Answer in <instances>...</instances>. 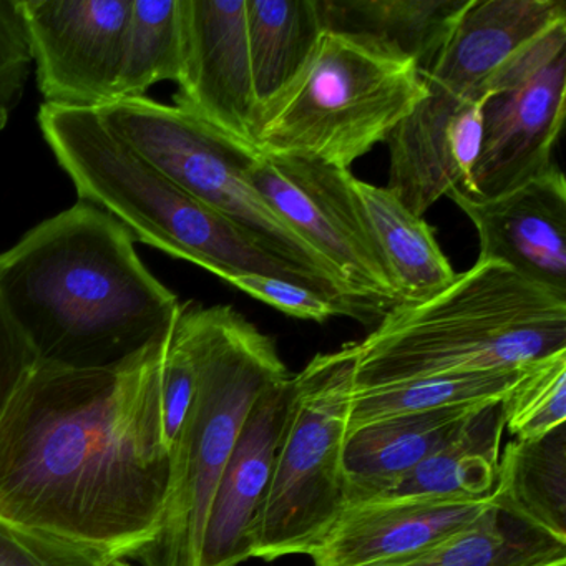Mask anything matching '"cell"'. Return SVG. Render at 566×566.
<instances>
[{
  "instance_id": "obj_1",
  "label": "cell",
  "mask_w": 566,
  "mask_h": 566,
  "mask_svg": "<svg viewBox=\"0 0 566 566\" xmlns=\"http://www.w3.org/2000/svg\"><path fill=\"white\" fill-rule=\"evenodd\" d=\"M171 333V329H170ZM170 333L122 363L39 360L0 407V522L130 562L170 483L164 359Z\"/></svg>"
},
{
  "instance_id": "obj_2",
  "label": "cell",
  "mask_w": 566,
  "mask_h": 566,
  "mask_svg": "<svg viewBox=\"0 0 566 566\" xmlns=\"http://www.w3.org/2000/svg\"><path fill=\"white\" fill-rule=\"evenodd\" d=\"M0 301L39 360L122 363L170 333L180 301L145 268L134 234L81 201L0 254Z\"/></svg>"
},
{
  "instance_id": "obj_3",
  "label": "cell",
  "mask_w": 566,
  "mask_h": 566,
  "mask_svg": "<svg viewBox=\"0 0 566 566\" xmlns=\"http://www.w3.org/2000/svg\"><path fill=\"white\" fill-rule=\"evenodd\" d=\"M356 349V390L522 369L566 353V300L476 260L440 293L387 311Z\"/></svg>"
},
{
  "instance_id": "obj_4",
  "label": "cell",
  "mask_w": 566,
  "mask_h": 566,
  "mask_svg": "<svg viewBox=\"0 0 566 566\" xmlns=\"http://www.w3.org/2000/svg\"><path fill=\"white\" fill-rule=\"evenodd\" d=\"M39 124L78 197L112 214L142 243L190 261L223 281L237 274H266L319 291L233 221L181 190L114 137L97 112L44 104Z\"/></svg>"
},
{
  "instance_id": "obj_5",
  "label": "cell",
  "mask_w": 566,
  "mask_h": 566,
  "mask_svg": "<svg viewBox=\"0 0 566 566\" xmlns=\"http://www.w3.org/2000/svg\"><path fill=\"white\" fill-rule=\"evenodd\" d=\"M273 337L231 306L197 307V387L170 447V483L144 566H200L221 473L258 397L290 377Z\"/></svg>"
},
{
  "instance_id": "obj_6",
  "label": "cell",
  "mask_w": 566,
  "mask_h": 566,
  "mask_svg": "<svg viewBox=\"0 0 566 566\" xmlns=\"http://www.w3.org/2000/svg\"><path fill=\"white\" fill-rule=\"evenodd\" d=\"M427 94L409 59L367 39L324 31L296 87L261 124L254 147L350 171Z\"/></svg>"
},
{
  "instance_id": "obj_7",
  "label": "cell",
  "mask_w": 566,
  "mask_h": 566,
  "mask_svg": "<svg viewBox=\"0 0 566 566\" xmlns=\"http://www.w3.org/2000/svg\"><path fill=\"white\" fill-rule=\"evenodd\" d=\"M95 112L114 137L304 274L321 293L353 310L357 319L379 317L254 190L248 178L254 145L234 140L180 108L147 97L118 101Z\"/></svg>"
},
{
  "instance_id": "obj_8",
  "label": "cell",
  "mask_w": 566,
  "mask_h": 566,
  "mask_svg": "<svg viewBox=\"0 0 566 566\" xmlns=\"http://www.w3.org/2000/svg\"><path fill=\"white\" fill-rule=\"evenodd\" d=\"M356 357V343H349L317 354L294 374L293 410L251 528V558L310 555L343 512Z\"/></svg>"
},
{
  "instance_id": "obj_9",
  "label": "cell",
  "mask_w": 566,
  "mask_h": 566,
  "mask_svg": "<svg viewBox=\"0 0 566 566\" xmlns=\"http://www.w3.org/2000/svg\"><path fill=\"white\" fill-rule=\"evenodd\" d=\"M248 178L268 207L329 264L360 303L380 319L399 306L392 277L354 191L350 171L256 148Z\"/></svg>"
},
{
  "instance_id": "obj_10",
  "label": "cell",
  "mask_w": 566,
  "mask_h": 566,
  "mask_svg": "<svg viewBox=\"0 0 566 566\" xmlns=\"http://www.w3.org/2000/svg\"><path fill=\"white\" fill-rule=\"evenodd\" d=\"M566 22L500 69L485 87L482 137L472 171L475 197L522 187L555 165L565 124Z\"/></svg>"
},
{
  "instance_id": "obj_11",
  "label": "cell",
  "mask_w": 566,
  "mask_h": 566,
  "mask_svg": "<svg viewBox=\"0 0 566 566\" xmlns=\"http://www.w3.org/2000/svg\"><path fill=\"white\" fill-rule=\"evenodd\" d=\"M45 104L98 111L118 102L132 0H22Z\"/></svg>"
},
{
  "instance_id": "obj_12",
  "label": "cell",
  "mask_w": 566,
  "mask_h": 566,
  "mask_svg": "<svg viewBox=\"0 0 566 566\" xmlns=\"http://www.w3.org/2000/svg\"><path fill=\"white\" fill-rule=\"evenodd\" d=\"M184 62L175 107L254 145L258 117L244 0H181Z\"/></svg>"
},
{
  "instance_id": "obj_13",
  "label": "cell",
  "mask_w": 566,
  "mask_h": 566,
  "mask_svg": "<svg viewBox=\"0 0 566 566\" xmlns=\"http://www.w3.org/2000/svg\"><path fill=\"white\" fill-rule=\"evenodd\" d=\"M483 101L429 88L387 138L386 188L417 217L423 218L450 193L475 197L472 171L480 151Z\"/></svg>"
},
{
  "instance_id": "obj_14",
  "label": "cell",
  "mask_w": 566,
  "mask_h": 566,
  "mask_svg": "<svg viewBox=\"0 0 566 566\" xmlns=\"http://www.w3.org/2000/svg\"><path fill=\"white\" fill-rule=\"evenodd\" d=\"M479 234V261H495L566 300V181L558 165L493 198L450 193Z\"/></svg>"
},
{
  "instance_id": "obj_15",
  "label": "cell",
  "mask_w": 566,
  "mask_h": 566,
  "mask_svg": "<svg viewBox=\"0 0 566 566\" xmlns=\"http://www.w3.org/2000/svg\"><path fill=\"white\" fill-rule=\"evenodd\" d=\"M492 506V495H386L349 503L307 556L314 566L396 562L469 528Z\"/></svg>"
},
{
  "instance_id": "obj_16",
  "label": "cell",
  "mask_w": 566,
  "mask_h": 566,
  "mask_svg": "<svg viewBox=\"0 0 566 566\" xmlns=\"http://www.w3.org/2000/svg\"><path fill=\"white\" fill-rule=\"evenodd\" d=\"M294 396L291 374L268 387L248 413L214 492L200 566H240L251 558V528L270 486Z\"/></svg>"
},
{
  "instance_id": "obj_17",
  "label": "cell",
  "mask_w": 566,
  "mask_h": 566,
  "mask_svg": "<svg viewBox=\"0 0 566 566\" xmlns=\"http://www.w3.org/2000/svg\"><path fill=\"white\" fill-rule=\"evenodd\" d=\"M563 22L565 0H472L423 81L433 91L485 98L500 69Z\"/></svg>"
},
{
  "instance_id": "obj_18",
  "label": "cell",
  "mask_w": 566,
  "mask_h": 566,
  "mask_svg": "<svg viewBox=\"0 0 566 566\" xmlns=\"http://www.w3.org/2000/svg\"><path fill=\"white\" fill-rule=\"evenodd\" d=\"M479 407L389 417L347 433L343 459L346 505L389 495Z\"/></svg>"
},
{
  "instance_id": "obj_19",
  "label": "cell",
  "mask_w": 566,
  "mask_h": 566,
  "mask_svg": "<svg viewBox=\"0 0 566 566\" xmlns=\"http://www.w3.org/2000/svg\"><path fill=\"white\" fill-rule=\"evenodd\" d=\"M244 12L258 134L303 77L324 28L317 0H244Z\"/></svg>"
},
{
  "instance_id": "obj_20",
  "label": "cell",
  "mask_w": 566,
  "mask_h": 566,
  "mask_svg": "<svg viewBox=\"0 0 566 566\" xmlns=\"http://www.w3.org/2000/svg\"><path fill=\"white\" fill-rule=\"evenodd\" d=\"M472 0H317L324 31L367 39L432 71Z\"/></svg>"
},
{
  "instance_id": "obj_21",
  "label": "cell",
  "mask_w": 566,
  "mask_h": 566,
  "mask_svg": "<svg viewBox=\"0 0 566 566\" xmlns=\"http://www.w3.org/2000/svg\"><path fill=\"white\" fill-rule=\"evenodd\" d=\"M353 187L400 304L420 303L446 290L457 273L427 221L407 210L386 187L356 177Z\"/></svg>"
},
{
  "instance_id": "obj_22",
  "label": "cell",
  "mask_w": 566,
  "mask_h": 566,
  "mask_svg": "<svg viewBox=\"0 0 566 566\" xmlns=\"http://www.w3.org/2000/svg\"><path fill=\"white\" fill-rule=\"evenodd\" d=\"M505 432L502 400L470 412L455 432L416 467L389 495L483 499L495 490Z\"/></svg>"
},
{
  "instance_id": "obj_23",
  "label": "cell",
  "mask_w": 566,
  "mask_h": 566,
  "mask_svg": "<svg viewBox=\"0 0 566 566\" xmlns=\"http://www.w3.org/2000/svg\"><path fill=\"white\" fill-rule=\"evenodd\" d=\"M493 502L510 515L566 543V427L500 452Z\"/></svg>"
},
{
  "instance_id": "obj_24",
  "label": "cell",
  "mask_w": 566,
  "mask_h": 566,
  "mask_svg": "<svg viewBox=\"0 0 566 566\" xmlns=\"http://www.w3.org/2000/svg\"><path fill=\"white\" fill-rule=\"evenodd\" d=\"M376 566H566V543L493 502L469 528L416 555Z\"/></svg>"
},
{
  "instance_id": "obj_25",
  "label": "cell",
  "mask_w": 566,
  "mask_h": 566,
  "mask_svg": "<svg viewBox=\"0 0 566 566\" xmlns=\"http://www.w3.org/2000/svg\"><path fill=\"white\" fill-rule=\"evenodd\" d=\"M528 367L423 377L370 389H354L349 432L364 423L389 417L496 402L515 387Z\"/></svg>"
},
{
  "instance_id": "obj_26",
  "label": "cell",
  "mask_w": 566,
  "mask_h": 566,
  "mask_svg": "<svg viewBox=\"0 0 566 566\" xmlns=\"http://www.w3.org/2000/svg\"><path fill=\"white\" fill-rule=\"evenodd\" d=\"M181 62V0H132L118 101L145 97L158 82H178Z\"/></svg>"
},
{
  "instance_id": "obj_27",
  "label": "cell",
  "mask_w": 566,
  "mask_h": 566,
  "mask_svg": "<svg viewBox=\"0 0 566 566\" xmlns=\"http://www.w3.org/2000/svg\"><path fill=\"white\" fill-rule=\"evenodd\" d=\"M505 432L518 440L538 439L565 426L566 353L532 364L502 399Z\"/></svg>"
},
{
  "instance_id": "obj_28",
  "label": "cell",
  "mask_w": 566,
  "mask_h": 566,
  "mask_svg": "<svg viewBox=\"0 0 566 566\" xmlns=\"http://www.w3.org/2000/svg\"><path fill=\"white\" fill-rule=\"evenodd\" d=\"M32 61L22 0H0V130L21 102Z\"/></svg>"
},
{
  "instance_id": "obj_29",
  "label": "cell",
  "mask_w": 566,
  "mask_h": 566,
  "mask_svg": "<svg viewBox=\"0 0 566 566\" xmlns=\"http://www.w3.org/2000/svg\"><path fill=\"white\" fill-rule=\"evenodd\" d=\"M227 283L296 319L314 323H324L334 316H350L357 319L354 311L339 301L286 277L247 273L237 274Z\"/></svg>"
},
{
  "instance_id": "obj_30",
  "label": "cell",
  "mask_w": 566,
  "mask_h": 566,
  "mask_svg": "<svg viewBox=\"0 0 566 566\" xmlns=\"http://www.w3.org/2000/svg\"><path fill=\"white\" fill-rule=\"evenodd\" d=\"M92 549L0 522V566H107Z\"/></svg>"
},
{
  "instance_id": "obj_31",
  "label": "cell",
  "mask_w": 566,
  "mask_h": 566,
  "mask_svg": "<svg viewBox=\"0 0 566 566\" xmlns=\"http://www.w3.org/2000/svg\"><path fill=\"white\" fill-rule=\"evenodd\" d=\"M38 363V354L0 301V407L18 380Z\"/></svg>"
},
{
  "instance_id": "obj_32",
  "label": "cell",
  "mask_w": 566,
  "mask_h": 566,
  "mask_svg": "<svg viewBox=\"0 0 566 566\" xmlns=\"http://www.w3.org/2000/svg\"><path fill=\"white\" fill-rule=\"evenodd\" d=\"M107 566H134V565H130V563L124 562V559H122V562H111V563H108Z\"/></svg>"
}]
</instances>
